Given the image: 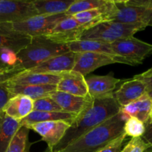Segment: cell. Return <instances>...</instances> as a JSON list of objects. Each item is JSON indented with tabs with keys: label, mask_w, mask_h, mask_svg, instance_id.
I'll use <instances>...</instances> for the list:
<instances>
[{
	"label": "cell",
	"mask_w": 152,
	"mask_h": 152,
	"mask_svg": "<svg viewBox=\"0 0 152 152\" xmlns=\"http://www.w3.org/2000/svg\"><path fill=\"white\" fill-rule=\"evenodd\" d=\"M121 107L113 96L96 98L76 116L61 142L52 152H58L74 142L84 134L107 121L120 111Z\"/></svg>",
	"instance_id": "6da1fadb"
},
{
	"label": "cell",
	"mask_w": 152,
	"mask_h": 152,
	"mask_svg": "<svg viewBox=\"0 0 152 152\" xmlns=\"http://www.w3.org/2000/svg\"><path fill=\"white\" fill-rule=\"evenodd\" d=\"M129 117L120 110L117 114L58 152H98L124 133L125 123Z\"/></svg>",
	"instance_id": "7a4b0ae2"
},
{
	"label": "cell",
	"mask_w": 152,
	"mask_h": 152,
	"mask_svg": "<svg viewBox=\"0 0 152 152\" xmlns=\"http://www.w3.org/2000/svg\"><path fill=\"white\" fill-rule=\"evenodd\" d=\"M152 27V0H108L106 22Z\"/></svg>",
	"instance_id": "3957f363"
},
{
	"label": "cell",
	"mask_w": 152,
	"mask_h": 152,
	"mask_svg": "<svg viewBox=\"0 0 152 152\" xmlns=\"http://www.w3.org/2000/svg\"><path fill=\"white\" fill-rule=\"evenodd\" d=\"M69 51L66 44L54 42L44 36H40L32 37L31 43L17 53V57L24 71H28L50 58Z\"/></svg>",
	"instance_id": "277c9868"
},
{
	"label": "cell",
	"mask_w": 152,
	"mask_h": 152,
	"mask_svg": "<svg viewBox=\"0 0 152 152\" xmlns=\"http://www.w3.org/2000/svg\"><path fill=\"white\" fill-rule=\"evenodd\" d=\"M145 28L146 27L140 25H130L113 21L103 22L84 31L80 40H94L111 44L117 40L134 37L136 33Z\"/></svg>",
	"instance_id": "5b68a950"
},
{
	"label": "cell",
	"mask_w": 152,
	"mask_h": 152,
	"mask_svg": "<svg viewBox=\"0 0 152 152\" xmlns=\"http://www.w3.org/2000/svg\"><path fill=\"white\" fill-rule=\"evenodd\" d=\"M114 63H122L132 66L136 65V64L131 60L120 56L84 52L76 53L75 64L72 71H76L85 77L97 68Z\"/></svg>",
	"instance_id": "8992f818"
},
{
	"label": "cell",
	"mask_w": 152,
	"mask_h": 152,
	"mask_svg": "<svg viewBox=\"0 0 152 152\" xmlns=\"http://www.w3.org/2000/svg\"><path fill=\"white\" fill-rule=\"evenodd\" d=\"M66 16H68L65 13L58 15H38L23 22L12 24V26L15 31L31 37L46 36Z\"/></svg>",
	"instance_id": "52a82bcc"
},
{
	"label": "cell",
	"mask_w": 152,
	"mask_h": 152,
	"mask_svg": "<svg viewBox=\"0 0 152 152\" xmlns=\"http://www.w3.org/2000/svg\"><path fill=\"white\" fill-rule=\"evenodd\" d=\"M111 48L117 56L127 58L140 65L152 53V45L138 39L134 37L117 40L111 43Z\"/></svg>",
	"instance_id": "ba28073f"
},
{
	"label": "cell",
	"mask_w": 152,
	"mask_h": 152,
	"mask_svg": "<svg viewBox=\"0 0 152 152\" xmlns=\"http://www.w3.org/2000/svg\"><path fill=\"white\" fill-rule=\"evenodd\" d=\"M38 16L33 1L0 0V22L18 23Z\"/></svg>",
	"instance_id": "9c48e42d"
},
{
	"label": "cell",
	"mask_w": 152,
	"mask_h": 152,
	"mask_svg": "<svg viewBox=\"0 0 152 152\" xmlns=\"http://www.w3.org/2000/svg\"><path fill=\"white\" fill-rule=\"evenodd\" d=\"M85 28L72 16H68L61 20L54 29L44 36L51 41L60 44H69L80 39Z\"/></svg>",
	"instance_id": "30bf717a"
},
{
	"label": "cell",
	"mask_w": 152,
	"mask_h": 152,
	"mask_svg": "<svg viewBox=\"0 0 152 152\" xmlns=\"http://www.w3.org/2000/svg\"><path fill=\"white\" fill-rule=\"evenodd\" d=\"M70 126L69 123L64 121H49L30 125L27 128L39 134L42 137V140L47 143L49 151L52 152L54 148L63 139Z\"/></svg>",
	"instance_id": "8fae6325"
},
{
	"label": "cell",
	"mask_w": 152,
	"mask_h": 152,
	"mask_svg": "<svg viewBox=\"0 0 152 152\" xmlns=\"http://www.w3.org/2000/svg\"><path fill=\"white\" fill-rule=\"evenodd\" d=\"M75 57L76 53L69 51L50 58L27 71L40 74H61L72 71L75 64Z\"/></svg>",
	"instance_id": "7c38bea8"
},
{
	"label": "cell",
	"mask_w": 152,
	"mask_h": 152,
	"mask_svg": "<svg viewBox=\"0 0 152 152\" xmlns=\"http://www.w3.org/2000/svg\"><path fill=\"white\" fill-rule=\"evenodd\" d=\"M124 80L115 78L110 73L106 76L92 75L86 78L88 95L92 99L113 96L114 90Z\"/></svg>",
	"instance_id": "4fadbf2b"
},
{
	"label": "cell",
	"mask_w": 152,
	"mask_h": 152,
	"mask_svg": "<svg viewBox=\"0 0 152 152\" xmlns=\"http://www.w3.org/2000/svg\"><path fill=\"white\" fill-rule=\"evenodd\" d=\"M146 93L145 85L140 80L134 78L124 80L119 88L113 93V97L121 108L140 99Z\"/></svg>",
	"instance_id": "5bb4252c"
},
{
	"label": "cell",
	"mask_w": 152,
	"mask_h": 152,
	"mask_svg": "<svg viewBox=\"0 0 152 152\" xmlns=\"http://www.w3.org/2000/svg\"><path fill=\"white\" fill-rule=\"evenodd\" d=\"M30 36L15 31L11 23L0 22V50L10 49L17 54L31 43Z\"/></svg>",
	"instance_id": "9a60e30c"
},
{
	"label": "cell",
	"mask_w": 152,
	"mask_h": 152,
	"mask_svg": "<svg viewBox=\"0 0 152 152\" xmlns=\"http://www.w3.org/2000/svg\"><path fill=\"white\" fill-rule=\"evenodd\" d=\"M61 75V80L57 85L58 91L82 97L89 96L86 79L83 75L73 71L64 72Z\"/></svg>",
	"instance_id": "2e32d148"
},
{
	"label": "cell",
	"mask_w": 152,
	"mask_h": 152,
	"mask_svg": "<svg viewBox=\"0 0 152 152\" xmlns=\"http://www.w3.org/2000/svg\"><path fill=\"white\" fill-rule=\"evenodd\" d=\"M49 96L61 107L63 112L74 114L76 115L85 109L93 99L89 96L82 97L58 91L54 92Z\"/></svg>",
	"instance_id": "e0dca14e"
},
{
	"label": "cell",
	"mask_w": 152,
	"mask_h": 152,
	"mask_svg": "<svg viewBox=\"0 0 152 152\" xmlns=\"http://www.w3.org/2000/svg\"><path fill=\"white\" fill-rule=\"evenodd\" d=\"M61 79V74H47L24 71L15 74L9 82L27 86H57Z\"/></svg>",
	"instance_id": "ac0fdd59"
},
{
	"label": "cell",
	"mask_w": 152,
	"mask_h": 152,
	"mask_svg": "<svg viewBox=\"0 0 152 152\" xmlns=\"http://www.w3.org/2000/svg\"><path fill=\"white\" fill-rule=\"evenodd\" d=\"M34 111V100L23 95L13 96L3 108L7 116L20 122Z\"/></svg>",
	"instance_id": "d6986e66"
},
{
	"label": "cell",
	"mask_w": 152,
	"mask_h": 152,
	"mask_svg": "<svg viewBox=\"0 0 152 152\" xmlns=\"http://www.w3.org/2000/svg\"><path fill=\"white\" fill-rule=\"evenodd\" d=\"M11 78V77H10ZM7 89L13 96L23 95L31 98L32 100L49 96L57 91V86H27L18 85L7 82Z\"/></svg>",
	"instance_id": "ffe728a7"
},
{
	"label": "cell",
	"mask_w": 152,
	"mask_h": 152,
	"mask_svg": "<svg viewBox=\"0 0 152 152\" xmlns=\"http://www.w3.org/2000/svg\"><path fill=\"white\" fill-rule=\"evenodd\" d=\"M76 114L66 112H46V111H33L29 115L20 121V124L24 126L38 123L49 121H64L69 123H73L76 117Z\"/></svg>",
	"instance_id": "44dd1931"
},
{
	"label": "cell",
	"mask_w": 152,
	"mask_h": 152,
	"mask_svg": "<svg viewBox=\"0 0 152 152\" xmlns=\"http://www.w3.org/2000/svg\"><path fill=\"white\" fill-rule=\"evenodd\" d=\"M22 125L20 122L0 111V152H5L9 144Z\"/></svg>",
	"instance_id": "7402d4cb"
},
{
	"label": "cell",
	"mask_w": 152,
	"mask_h": 152,
	"mask_svg": "<svg viewBox=\"0 0 152 152\" xmlns=\"http://www.w3.org/2000/svg\"><path fill=\"white\" fill-rule=\"evenodd\" d=\"M151 100V98L145 94L135 102L121 108V111L128 117H136L145 125L149 121Z\"/></svg>",
	"instance_id": "603a6c76"
},
{
	"label": "cell",
	"mask_w": 152,
	"mask_h": 152,
	"mask_svg": "<svg viewBox=\"0 0 152 152\" xmlns=\"http://www.w3.org/2000/svg\"><path fill=\"white\" fill-rule=\"evenodd\" d=\"M67 46L69 51L74 53L92 52V53L116 55L112 50L111 45L110 43L103 42L94 41V40H78L67 44Z\"/></svg>",
	"instance_id": "cb8c5ba5"
},
{
	"label": "cell",
	"mask_w": 152,
	"mask_h": 152,
	"mask_svg": "<svg viewBox=\"0 0 152 152\" xmlns=\"http://www.w3.org/2000/svg\"><path fill=\"white\" fill-rule=\"evenodd\" d=\"M75 0H36L33 1L38 15L63 14Z\"/></svg>",
	"instance_id": "d4e9b609"
},
{
	"label": "cell",
	"mask_w": 152,
	"mask_h": 152,
	"mask_svg": "<svg viewBox=\"0 0 152 152\" xmlns=\"http://www.w3.org/2000/svg\"><path fill=\"white\" fill-rule=\"evenodd\" d=\"M107 2L103 7H99V8L80 12V13H76L71 16H72L82 26H83L85 31H86V29H89L101 22H106V11H107L106 4H107Z\"/></svg>",
	"instance_id": "484cf974"
},
{
	"label": "cell",
	"mask_w": 152,
	"mask_h": 152,
	"mask_svg": "<svg viewBox=\"0 0 152 152\" xmlns=\"http://www.w3.org/2000/svg\"><path fill=\"white\" fill-rule=\"evenodd\" d=\"M22 71H24V70L19 63L0 72V111H2L7 102L13 96L7 89L9 79Z\"/></svg>",
	"instance_id": "4316f807"
},
{
	"label": "cell",
	"mask_w": 152,
	"mask_h": 152,
	"mask_svg": "<svg viewBox=\"0 0 152 152\" xmlns=\"http://www.w3.org/2000/svg\"><path fill=\"white\" fill-rule=\"evenodd\" d=\"M30 129L22 126L12 139L5 152H30Z\"/></svg>",
	"instance_id": "83f0119b"
},
{
	"label": "cell",
	"mask_w": 152,
	"mask_h": 152,
	"mask_svg": "<svg viewBox=\"0 0 152 152\" xmlns=\"http://www.w3.org/2000/svg\"><path fill=\"white\" fill-rule=\"evenodd\" d=\"M107 1V0H75L65 14L67 16H73L80 12L99 8L103 7Z\"/></svg>",
	"instance_id": "f1b7e54d"
},
{
	"label": "cell",
	"mask_w": 152,
	"mask_h": 152,
	"mask_svg": "<svg viewBox=\"0 0 152 152\" xmlns=\"http://www.w3.org/2000/svg\"><path fill=\"white\" fill-rule=\"evenodd\" d=\"M124 132L127 137H142L145 132V125L136 117H130L125 123Z\"/></svg>",
	"instance_id": "f546056e"
},
{
	"label": "cell",
	"mask_w": 152,
	"mask_h": 152,
	"mask_svg": "<svg viewBox=\"0 0 152 152\" xmlns=\"http://www.w3.org/2000/svg\"><path fill=\"white\" fill-rule=\"evenodd\" d=\"M34 111H46V112H63L61 107L50 96H46L34 100Z\"/></svg>",
	"instance_id": "4dcf8cb0"
},
{
	"label": "cell",
	"mask_w": 152,
	"mask_h": 152,
	"mask_svg": "<svg viewBox=\"0 0 152 152\" xmlns=\"http://www.w3.org/2000/svg\"><path fill=\"white\" fill-rule=\"evenodd\" d=\"M149 149H151V146L142 137H134L131 138L121 152H146Z\"/></svg>",
	"instance_id": "1f68e13d"
},
{
	"label": "cell",
	"mask_w": 152,
	"mask_h": 152,
	"mask_svg": "<svg viewBox=\"0 0 152 152\" xmlns=\"http://www.w3.org/2000/svg\"><path fill=\"white\" fill-rule=\"evenodd\" d=\"M0 62L10 67H13L19 64L17 54L10 49L0 50Z\"/></svg>",
	"instance_id": "d6a6232c"
},
{
	"label": "cell",
	"mask_w": 152,
	"mask_h": 152,
	"mask_svg": "<svg viewBox=\"0 0 152 152\" xmlns=\"http://www.w3.org/2000/svg\"><path fill=\"white\" fill-rule=\"evenodd\" d=\"M134 78L140 80L145 85L146 93L152 99V68L142 74L135 75Z\"/></svg>",
	"instance_id": "836d02e7"
},
{
	"label": "cell",
	"mask_w": 152,
	"mask_h": 152,
	"mask_svg": "<svg viewBox=\"0 0 152 152\" xmlns=\"http://www.w3.org/2000/svg\"><path fill=\"white\" fill-rule=\"evenodd\" d=\"M126 137V134L124 132L122 134L118 137L116 139L112 141L110 143H109L108 145H106L104 148H103L98 152H121L122 150V145H123Z\"/></svg>",
	"instance_id": "e575fe53"
},
{
	"label": "cell",
	"mask_w": 152,
	"mask_h": 152,
	"mask_svg": "<svg viewBox=\"0 0 152 152\" xmlns=\"http://www.w3.org/2000/svg\"><path fill=\"white\" fill-rule=\"evenodd\" d=\"M142 137L151 146V150L152 151V122L145 124V132Z\"/></svg>",
	"instance_id": "d590c367"
},
{
	"label": "cell",
	"mask_w": 152,
	"mask_h": 152,
	"mask_svg": "<svg viewBox=\"0 0 152 152\" xmlns=\"http://www.w3.org/2000/svg\"><path fill=\"white\" fill-rule=\"evenodd\" d=\"M11 68V67L7 66V65H6L5 64H4V63H2V62H0V72L2 71H4V70L7 69V68Z\"/></svg>",
	"instance_id": "8d00e7d4"
},
{
	"label": "cell",
	"mask_w": 152,
	"mask_h": 152,
	"mask_svg": "<svg viewBox=\"0 0 152 152\" xmlns=\"http://www.w3.org/2000/svg\"><path fill=\"white\" fill-rule=\"evenodd\" d=\"M152 122V100H151V112H150V117H149V121L148 123H151Z\"/></svg>",
	"instance_id": "74e56055"
},
{
	"label": "cell",
	"mask_w": 152,
	"mask_h": 152,
	"mask_svg": "<svg viewBox=\"0 0 152 152\" xmlns=\"http://www.w3.org/2000/svg\"><path fill=\"white\" fill-rule=\"evenodd\" d=\"M146 152H152V151H151V149H149L148 151H147Z\"/></svg>",
	"instance_id": "f35d334b"
}]
</instances>
